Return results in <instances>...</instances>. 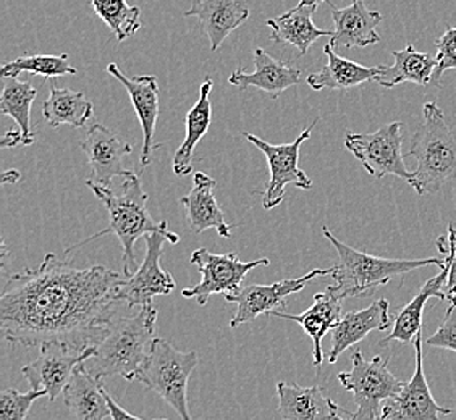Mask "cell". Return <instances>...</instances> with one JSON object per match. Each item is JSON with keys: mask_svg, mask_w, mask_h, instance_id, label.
<instances>
[{"mask_svg": "<svg viewBox=\"0 0 456 420\" xmlns=\"http://www.w3.org/2000/svg\"><path fill=\"white\" fill-rule=\"evenodd\" d=\"M0 146H2L4 149L17 148V146H23V134H21L20 130H12V132L7 133V134L2 138Z\"/></svg>", "mask_w": 456, "mask_h": 420, "instance_id": "39", "label": "cell"}, {"mask_svg": "<svg viewBox=\"0 0 456 420\" xmlns=\"http://www.w3.org/2000/svg\"><path fill=\"white\" fill-rule=\"evenodd\" d=\"M214 81L206 77L200 89V99L186 115V138L176 149L172 162V170L178 176L193 174L194 149L198 142L204 138L212 122L211 91Z\"/></svg>", "mask_w": 456, "mask_h": 420, "instance_id": "29", "label": "cell"}, {"mask_svg": "<svg viewBox=\"0 0 456 420\" xmlns=\"http://www.w3.org/2000/svg\"><path fill=\"white\" fill-rule=\"evenodd\" d=\"M29 71L33 75L45 77V79L61 78L67 75H77L78 70L69 63V55H23L13 61L4 63L0 77L2 78H18L20 73Z\"/></svg>", "mask_w": 456, "mask_h": 420, "instance_id": "32", "label": "cell"}, {"mask_svg": "<svg viewBox=\"0 0 456 420\" xmlns=\"http://www.w3.org/2000/svg\"><path fill=\"white\" fill-rule=\"evenodd\" d=\"M37 359L21 368V376L36 392H45L49 403L69 385L73 372L94 352V348L78 351L63 344H43Z\"/></svg>", "mask_w": 456, "mask_h": 420, "instance_id": "12", "label": "cell"}, {"mask_svg": "<svg viewBox=\"0 0 456 420\" xmlns=\"http://www.w3.org/2000/svg\"><path fill=\"white\" fill-rule=\"evenodd\" d=\"M79 148L86 154L91 166L88 186L110 188L114 178H125L132 174L125 166V158L133 152L132 144L120 140L104 125H93L85 140L79 142Z\"/></svg>", "mask_w": 456, "mask_h": 420, "instance_id": "14", "label": "cell"}, {"mask_svg": "<svg viewBox=\"0 0 456 420\" xmlns=\"http://www.w3.org/2000/svg\"><path fill=\"white\" fill-rule=\"evenodd\" d=\"M337 378L345 390L353 393V400L358 406V409L350 414L354 420L380 417V404L398 396L404 386V382L388 370V358L382 359L376 356L366 360L360 350L351 354L350 370L340 372Z\"/></svg>", "mask_w": 456, "mask_h": 420, "instance_id": "7", "label": "cell"}, {"mask_svg": "<svg viewBox=\"0 0 456 420\" xmlns=\"http://www.w3.org/2000/svg\"><path fill=\"white\" fill-rule=\"evenodd\" d=\"M47 398L45 392L31 390L20 393L15 388H5L0 392V420H25L36 400Z\"/></svg>", "mask_w": 456, "mask_h": 420, "instance_id": "34", "label": "cell"}, {"mask_svg": "<svg viewBox=\"0 0 456 420\" xmlns=\"http://www.w3.org/2000/svg\"><path fill=\"white\" fill-rule=\"evenodd\" d=\"M36 96L37 89L29 81L7 78L0 99V114L9 115L17 122L18 130L23 134V146H31L35 142L31 128V107Z\"/></svg>", "mask_w": 456, "mask_h": 420, "instance_id": "31", "label": "cell"}, {"mask_svg": "<svg viewBox=\"0 0 456 420\" xmlns=\"http://www.w3.org/2000/svg\"><path fill=\"white\" fill-rule=\"evenodd\" d=\"M390 325V303L384 298L376 299L366 309L343 315L342 320L332 328V348L327 354L329 364H335L345 351L362 342L369 333L384 332Z\"/></svg>", "mask_w": 456, "mask_h": 420, "instance_id": "18", "label": "cell"}, {"mask_svg": "<svg viewBox=\"0 0 456 420\" xmlns=\"http://www.w3.org/2000/svg\"><path fill=\"white\" fill-rule=\"evenodd\" d=\"M394 65H379L374 81L382 88L392 89L402 83H414L428 88L437 69V57L419 52L414 45L408 44L402 51H394Z\"/></svg>", "mask_w": 456, "mask_h": 420, "instance_id": "27", "label": "cell"}, {"mask_svg": "<svg viewBox=\"0 0 456 420\" xmlns=\"http://www.w3.org/2000/svg\"><path fill=\"white\" fill-rule=\"evenodd\" d=\"M279 414L283 420H334L343 414L338 404L325 396L321 386H299L279 382Z\"/></svg>", "mask_w": 456, "mask_h": 420, "instance_id": "22", "label": "cell"}, {"mask_svg": "<svg viewBox=\"0 0 456 420\" xmlns=\"http://www.w3.org/2000/svg\"><path fill=\"white\" fill-rule=\"evenodd\" d=\"M107 73L120 81L128 91L133 107L138 115L141 130H142V149H141L140 164L142 168L150 166L154 152L162 146L154 142L156 123L159 117V86L158 78L152 75L142 77H126L115 63L107 67Z\"/></svg>", "mask_w": 456, "mask_h": 420, "instance_id": "16", "label": "cell"}, {"mask_svg": "<svg viewBox=\"0 0 456 420\" xmlns=\"http://www.w3.org/2000/svg\"><path fill=\"white\" fill-rule=\"evenodd\" d=\"M146 239V254L140 269L128 277V280L122 281L120 287V298L126 306L133 307L150 306L154 298L167 296L176 288L175 280L168 271L162 269L160 257L164 251V245H176L180 237L168 230L156 231L144 237Z\"/></svg>", "mask_w": 456, "mask_h": 420, "instance_id": "11", "label": "cell"}, {"mask_svg": "<svg viewBox=\"0 0 456 420\" xmlns=\"http://www.w3.org/2000/svg\"><path fill=\"white\" fill-rule=\"evenodd\" d=\"M89 188L97 199L104 204L109 214V225L99 233H94L91 237L81 239L77 245L67 247L65 254H70L81 246L88 245L97 238L115 235L122 243L123 273L126 277H132L133 273L138 271L136 255H134L136 241L150 233L168 230L167 223L164 220L156 222L152 219L148 210V194L144 193L140 178L133 172L123 178L120 194L114 193L110 188H102V186H89Z\"/></svg>", "mask_w": 456, "mask_h": 420, "instance_id": "3", "label": "cell"}, {"mask_svg": "<svg viewBox=\"0 0 456 420\" xmlns=\"http://www.w3.org/2000/svg\"><path fill=\"white\" fill-rule=\"evenodd\" d=\"M94 107L79 91L61 89L53 85L47 101L43 104V117L53 128L61 125H70L73 128H83L93 117Z\"/></svg>", "mask_w": 456, "mask_h": 420, "instance_id": "30", "label": "cell"}, {"mask_svg": "<svg viewBox=\"0 0 456 420\" xmlns=\"http://www.w3.org/2000/svg\"><path fill=\"white\" fill-rule=\"evenodd\" d=\"M402 130L403 123L392 122L374 133H346L345 148L360 160L369 175L378 180L388 175L396 176L410 184L412 172L404 166Z\"/></svg>", "mask_w": 456, "mask_h": 420, "instance_id": "9", "label": "cell"}, {"mask_svg": "<svg viewBox=\"0 0 456 420\" xmlns=\"http://www.w3.org/2000/svg\"><path fill=\"white\" fill-rule=\"evenodd\" d=\"M319 123V118L314 120L311 126H307L299 134L297 140L289 144H271L267 141L261 140L259 136L251 133H243L246 140L263 152L267 158L269 166V182L263 193V207L265 210L273 209L281 206L285 199L287 186H295L299 190H311L313 182L311 178L299 168V149L303 142L311 138V132Z\"/></svg>", "mask_w": 456, "mask_h": 420, "instance_id": "8", "label": "cell"}, {"mask_svg": "<svg viewBox=\"0 0 456 420\" xmlns=\"http://www.w3.org/2000/svg\"><path fill=\"white\" fill-rule=\"evenodd\" d=\"M106 393V386L101 380L79 364L61 394L67 409L77 420H106L110 417Z\"/></svg>", "mask_w": 456, "mask_h": 420, "instance_id": "24", "label": "cell"}, {"mask_svg": "<svg viewBox=\"0 0 456 420\" xmlns=\"http://www.w3.org/2000/svg\"><path fill=\"white\" fill-rule=\"evenodd\" d=\"M350 414L351 412H343V414H338V416H337V417H335L334 420H354V419H351L350 417ZM372 420H384V417H382V416H380V417H378V419H372Z\"/></svg>", "mask_w": 456, "mask_h": 420, "instance_id": "42", "label": "cell"}, {"mask_svg": "<svg viewBox=\"0 0 456 420\" xmlns=\"http://www.w3.org/2000/svg\"><path fill=\"white\" fill-rule=\"evenodd\" d=\"M196 366V351L176 350L167 340L156 338L136 382L159 394L170 408H174L180 419L193 420L188 406V380Z\"/></svg>", "mask_w": 456, "mask_h": 420, "instance_id": "6", "label": "cell"}, {"mask_svg": "<svg viewBox=\"0 0 456 420\" xmlns=\"http://www.w3.org/2000/svg\"><path fill=\"white\" fill-rule=\"evenodd\" d=\"M329 5L334 20V35L330 37L334 49L368 47L380 41L378 27L384 17L378 10H369L364 0H353L345 9H337L330 2Z\"/></svg>", "mask_w": 456, "mask_h": 420, "instance_id": "17", "label": "cell"}, {"mask_svg": "<svg viewBox=\"0 0 456 420\" xmlns=\"http://www.w3.org/2000/svg\"><path fill=\"white\" fill-rule=\"evenodd\" d=\"M256 70L253 73L238 69L228 78V83L245 91L248 88H257L267 93L269 96L279 97L283 91L298 85L301 70L295 69L291 63L273 59V55L264 49L255 51Z\"/></svg>", "mask_w": 456, "mask_h": 420, "instance_id": "21", "label": "cell"}, {"mask_svg": "<svg viewBox=\"0 0 456 420\" xmlns=\"http://www.w3.org/2000/svg\"><path fill=\"white\" fill-rule=\"evenodd\" d=\"M408 158L416 160L410 184L419 196L437 193L456 180V136L436 102L422 107L421 126L412 134Z\"/></svg>", "mask_w": 456, "mask_h": 420, "instance_id": "5", "label": "cell"}, {"mask_svg": "<svg viewBox=\"0 0 456 420\" xmlns=\"http://www.w3.org/2000/svg\"><path fill=\"white\" fill-rule=\"evenodd\" d=\"M18 180H20V172L17 170H10L2 175V183H17Z\"/></svg>", "mask_w": 456, "mask_h": 420, "instance_id": "40", "label": "cell"}, {"mask_svg": "<svg viewBox=\"0 0 456 420\" xmlns=\"http://www.w3.org/2000/svg\"><path fill=\"white\" fill-rule=\"evenodd\" d=\"M184 17H198L216 52L222 43L249 18L246 0H193Z\"/></svg>", "mask_w": 456, "mask_h": 420, "instance_id": "23", "label": "cell"}, {"mask_svg": "<svg viewBox=\"0 0 456 420\" xmlns=\"http://www.w3.org/2000/svg\"><path fill=\"white\" fill-rule=\"evenodd\" d=\"M156 322L158 307L152 304L130 317L117 315L83 366L97 380L112 376L136 380L156 340Z\"/></svg>", "mask_w": 456, "mask_h": 420, "instance_id": "2", "label": "cell"}, {"mask_svg": "<svg viewBox=\"0 0 456 420\" xmlns=\"http://www.w3.org/2000/svg\"><path fill=\"white\" fill-rule=\"evenodd\" d=\"M334 267L330 269H314L307 271L306 275L299 279L281 280L273 285H246L240 289L237 295L227 296V303L237 304V314L230 320L232 328H238L240 325L253 322L259 315L273 314L277 309H283L287 304V298L306 288L307 283L322 275H332Z\"/></svg>", "mask_w": 456, "mask_h": 420, "instance_id": "13", "label": "cell"}, {"mask_svg": "<svg viewBox=\"0 0 456 420\" xmlns=\"http://www.w3.org/2000/svg\"><path fill=\"white\" fill-rule=\"evenodd\" d=\"M89 4L97 17L110 28L118 43L126 41L141 28V10L126 0H91Z\"/></svg>", "mask_w": 456, "mask_h": 420, "instance_id": "33", "label": "cell"}, {"mask_svg": "<svg viewBox=\"0 0 456 420\" xmlns=\"http://www.w3.org/2000/svg\"><path fill=\"white\" fill-rule=\"evenodd\" d=\"M216 180L202 172L194 174L191 191L180 199L190 230L201 235L206 230H216L222 238H232V227L225 222L224 212L214 196Z\"/></svg>", "mask_w": 456, "mask_h": 420, "instance_id": "20", "label": "cell"}, {"mask_svg": "<svg viewBox=\"0 0 456 420\" xmlns=\"http://www.w3.org/2000/svg\"><path fill=\"white\" fill-rule=\"evenodd\" d=\"M120 273L81 269L47 254L36 269L12 273L0 295V330L12 344L94 348L122 306Z\"/></svg>", "mask_w": 456, "mask_h": 420, "instance_id": "1", "label": "cell"}, {"mask_svg": "<svg viewBox=\"0 0 456 420\" xmlns=\"http://www.w3.org/2000/svg\"><path fill=\"white\" fill-rule=\"evenodd\" d=\"M437 249L444 255L450 257V271H448L447 283H445V295L450 306H456V251L453 246L450 245L448 238L440 237L436 241Z\"/></svg>", "mask_w": 456, "mask_h": 420, "instance_id": "37", "label": "cell"}, {"mask_svg": "<svg viewBox=\"0 0 456 420\" xmlns=\"http://www.w3.org/2000/svg\"><path fill=\"white\" fill-rule=\"evenodd\" d=\"M316 5L298 4L297 7L281 13V17L271 18L265 25L271 28V39L277 44H289L297 47L299 55H306L309 47L316 43L319 37L329 36L332 37L334 31L321 29L314 25L313 15Z\"/></svg>", "mask_w": 456, "mask_h": 420, "instance_id": "25", "label": "cell"}, {"mask_svg": "<svg viewBox=\"0 0 456 420\" xmlns=\"http://www.w3.org/2000/svg\"><path fill=\"white\" fill-rule=\"evenodd\" d=\"M428 344L456 352V306H448L447 314L442 319L437 332L428 338Z\"/></svg>", "mask_w": 456, "mask_h": 420, "instance_id": "36", "label": "cell"}, {"mask_svg": "<svg viewBox=\"0 0 456 420\" xmlns=\"http://www.w3.org/2000/svg\"><path fill=\"white\" fill-rule=\"evenodd\" d=\"M190 261L201 271L202 280L191 288L183 289L182 295L184 299H196L200 306H204L212 295H224L225 298L237 295L249 271L271 263L267 257L243 262L235 253L214 254L206 247L193 251Z\"/></svg>", "mask_w": 456, "mask_h": 420, "instance_id": "10", "label": "cell"}, {"mask_svg": "<svg viewBox=\"0 0 456 420\" xmlns=\"http://www.w3.org/2000/svg\"><path fill=\"white\" fill-rule=\"evenodd\" d=\"M447 263L444 269H440L439 273L436 277H432L429 280L422 285L419 293L412 298L411 303H408L403 309H400V312L396 314L395 322H394V330L392 333L379 343L380 346H386L388 343H411L416 340L418 333L422 332V315L424 309L430 298L447 299L445 295V283H447L448 271H450V257L448 254Z\"/></svg>", "mask_w": 456, "mask_h": 420, "instance_id": "26", "label": "cell"}, {"mask_svg": "<svg viewBox=\"0 0 456 420\" xmlns=\"http://www.w3.org/2000/svg\"><path fill=\"white\" fill-rule=\"evenodd\" d=\"M324 2H329V0H299V4H305V5H319V4H324Z\"/></svg>", "mask_w": 456, "mask_h": 420, "instance_id": "43", "label": "cell"}, {"mask_svg": "<svg viewBox=\"0 0 456 420\" xmlns=\"http://www.w3.org/2000/svg\"><path fill=\"white\" fill-rule=\"evenodd\" d=\"M279 317L285 320H291L306 332L307 336L314 344L313 358L314 368L319 370L324 362V351H322V340L325 335L332 332L335 325L342 320V299L334 293L332 287H327L324 291L317 293L314 296V304L305 311L303 314H289L281 311H273L271 317Z\"/></svg>", "mask_w": 456, "mask_h": 420, "instance_id": "19", "label": "cell"}, {"mask_svg": "<svg viewBox=\"0 0 456 420\" xmlns=\"http://www.w3.org/2000/svg\"><path fill=\"white\" fill-rule=\"evenodd\" d=\"M437 47V69L430 86L440 88V78L448 70H456V27H448L447 31L436 41Z\"/></svg>", "mask_w": 456, "mask_h": 420, "instance_id": "35", "label": "cell"}, {"mask_svg": "<svg viewBox=\"0 0 456 420\" xmlns=\"http://www.w3.org/2000/svg\"><path fill=\"white\" fill-rule=\"evenodd\" d=\"M448 241H450V245L455 247L456 251V228L453 225H450L448 227Z\"/></svg>", "mask_w": 456, "mask_h": 420, "instance_id": "41", "label": "cell"}, {"mask_svg": "<svg viewBox=\"0 0 456 420\" xmlns=\"http://www.w3.org/2000/svg\"><path fill=\"white\" fill-rule=\"evenodd\" d=\"M324 235L330 245L334 246L338 254V263L334 265L332 279L335 285H330L338 298H358L364 295H372L379 287L388 285L395 277H403L416 269H424L429 265H436L444 269L447 263V257L444 259L430 257V259H386L376 255L361 253L353 249L351 246L345 245L327 227H322Z\"/></svg>", "mask_w": 456, "mask_h": 420, "instance_id": "4", "label": "cell"}, {"mask_svg": "<svg viewBox=\"0 0 456 420\" xmlns=\"http://www.w3.org/2000/svg\"><path fill=\"white\" fill-rule=\"evenodd\" d=\"M327 63L324 69L317 73H311L307 77V85L314 91H348V89L356 88L362 83L374 81L378 77V67H364L356 61L343 59L338 53L335 52L334 47L329 43L324 47Z\"/></svg>", "mask_w": 456, "mask_h": 420, "instance_id": "28", "label": "cell"}, {"mask_svg": "<svg viewBox=\"0 0 456 420\" xmlns=\"http://www.w3.org/2000/svg\"><path fill=\"white\" fill-rule=\"evenodd\" d=\"M107 403H109V409H110V417L112 420H142L136 416H133L128 411H125L120 404L115 401L114 398L110 394L106 393ZM156 420H167V419H156Z\"/></svg>", "mask_w": 456, "mask_h": 420, "instance_id": "38", "label": "cell"}, {"mask_svg": "<svg viewBox=\"0 0 456 420\" xmlns=\"http://www.w3.org/2000/svg\"><path fill=\"white\" fill-rule=\"evenodd\" d=\"M416 368L411 380L404 384L398 396L387 400L382 408L384 420H440V416L453 414L452 409L442 408L430 393L424 366H422V332L414 340Z\"/></svg>", "mask_w": 456, "mask_h": 420, "instance_id": "15", "label": "cell"}]
</instances>
